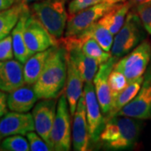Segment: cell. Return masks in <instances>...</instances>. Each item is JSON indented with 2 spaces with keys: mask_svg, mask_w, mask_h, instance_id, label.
Segmentation results:
<instances>
[{
  "mask_svg": "<svg viewBox=\"0 0 151 151\" xmlns=\"http://www.w3.org/2000/svg\"><path fill=\"white\" fill-rule=\"evenodd\" d=\"M67 57L63 45L55 47L37 81L33 85L39 99L57 98L62 94L67 78Z\"/></svg>",
  "mask_w": 151,
  "mask_h": 151,
  "instance_id": "obj_1",
  "label": "cell"
},
{
  "mask_svg": "<svg viewBox=\"0 0 151 151\" xmlns=\"http://www.w3.org/2000/svg\"><path fill=\"white\" fill-rule=\"evenodd\" d=\"M142 120L114 116L105 122L99 141L108 150H129L136 145L142 129Z\"/></svg>",
  "mask_w": 151,
  "mask_h": 151,
  "instance_id": "obj_2",
  "label": "cell"
},
{
  "mask_svg": "<svg viewBox=\"0 0 151 151\" xmlns=\"http://www.w3.org/2000/svg\"><path fill=\"white\" fill-rule=\"evenodd\" d=\"M64 2L61 0H42L31 6L33 14L55 39L65 34L68 14Z\"/></svg>",
  "mask_w": 151,
  "mask_h": 151,
  "instance_id": "obj_3",
  "label": "cell"
},
{
  "mask_svg": "<svg viewBox=\"0 0 151 151\" xmlns=\"http://www.w3.org/2000/svg\"><path fill=\"white\" fill-rule=\"evenodd\" d=\"M145 29L137 13L128 14L123 27L115 35L111 49L113 56L120 58L137 46L145 38Z\"/></svg>",
  "mask_w": 151,
  "mask_h": 151,
  "instance_id": "obj_4",
  "label": "cell"
},
{
  "mask_svg": "<svg viewBox=\"0 0 151 151\" xmlns=\"http://www.w3.org/2000/svg\"><path fill=\"white\" fill-rule=\"evenodd\" d=\"M70 112L65 93L57 101L56 114L50 134V146L53 150L68 151L71 147Z\"/></svg>",
  "mask_w": 151,
  "mask_h": 151,
  "instance_id": "obj_5",
  "label": "cell"
},
{
  "mask_svg": "<svg viewBox=\"0 0 151 151\" xmlns=\"http://www.w3.org/2000/svg\"><path fill=\"white\" fill-rule=\"evenodd\" d=\"M150 60L151 45L149 41L145 40L117 61L114 69L122 72L130 82L143 76Z\"/></svg>",
  "mask_w": 151,
  "mask_h": 151,
  "instance_id": "obj_6",
  "label": "cell"
},
{
  "mask_svg": "<svg viewBox=\"0 0 151 151\" xmlns=\"http://www.w3.org/2000/svg\"><path fill=\"white\" fill-rule=\"evenodd\" d=\"M114 6L115 4H113L103 1L70 15L65 30V37L75 36L83 32L94 23L98 21Z\"/></svg>",
  "mask_w": 151,
  "mask_h": 151,
  "instance_id": "obj_7",
  "label": "cell"
},
{
  "mask_svg": "<svg viewBox=\"0 0 151 151\" xmlns=\"http://www.w3.org/2000/svg\"><path fill=\"white\" fill-rule=\"evenodd\" d=\"M24 37L32 55L58 45V40L50 34L33 13L29 14L25 22Z\"/></svg>",
  "mask_w": 151,
  "mask_h": 151,
  "instance_id": "obj_8",
  "label": "cell"
},
{
  "mask_svg": "<svg viewBox=\"0 0 151 151\" xmlns=\"http://www.w3.org/2000/svg\"><path fill=\"white\" fill-rule=\"evenodd\" d=\"M126 116L134 119H151V70L144 76V81L137 95L126 104L116 116Z\"/></svg>",
  "mask_w": 151,
  "mask_h": 151,
  "instance_id": "obj_9",
  "label": "cell"
},
{
  "mask_svg": "<svg viewBox=\"0 0 151 151\" xmlns=\"http://www.w3.org/2000/svg\"><path fill=\"white\" fill-rule=\"evenodd\" d=\"M61 42L67 51L68 57L80 71L84 82L93 81L99 68L98 62L83 52L81 42L76 36L65 37Z\"/></svg>",
  "mask_w": 151,
  "mask_h": 151,
  "instance_id": "obj_10",
  "label": "cell"
},
{
  "mask_svg": "<svg viewBox=\"0 0 151 151\" xmlns=\"http://www.w3.org/2000/svg\"><path fill=\"white\" fill-rule=\"evenodd\" d=\"M83 93L85 97L86 119L88 124L90 140L92 143H97L99 141L100 134L105 125V118L103 117L101 106L97 100L95 87L92 81L85 82Z\"/></svg>",
  "mask_w": 151,
  "mask_h": 151,
  "instance_id": "obj_11",
  "label": "cell"
},
{
  "mask_svg": "<svg viewBox=\"0 0 151 151\" xmlns=\"http://www.w3.org/2000/svg\"><path fill=\"white\" fill-rule=\"evenodd\" d=\"M56 98L41 99L35 105L32 115L35 131L50 145V134L56 114Z\"/></svg>",
  "mask_w": 151,
  "mask_h": 151,
  "instance_id": "obj_12",
  "label": "cell"
},
{
  "mask_svg": "<svg viewBox=\"0 0 151 151\" xmlns=\"http://www.w3.org/2000/svg\"><path fill=\"white\" fill-rule=\"evenodd\" d=\"M118 59L119 58L112 55L108 61L99 65L97 74L93 79L97 100L105 117L109 113L112 107V97L108 83V77L111 71L113 70Z\"/></svg>",
  "mask_w": 151,
  "mask_h": 151,
  "instance_id": "obj_13",
  "label": "cell"
},
{
  "mask_svg": "<svg viewBox=\"0 0 151 151\" xmlns=\"http://www.w3.org/2000/svg\"><path fill=\"white\" fill-rule=\"evenodd\" d=\"M32 113L10 111L0 118V135L2 138L11 135H26L35 131Z\"/></svg>",
  "mask_w": 151,
  "mask_h": 151,
  "instance_id": "obj_14",
  "label": "cell"
},
{
  "mask_svg": "<svg viewBox=\"0 0 151 151\" xmlns=\"http://www.w3.org/2000/svg\"><path fill=\"white\" fill-rule=\"evenodd\" d=\"M72 124V146L76 151L88 150L90 144V134L86 119V103L84 93L80 97Z\"/></svg>",
  "mask_w": 151,
  "mask_h": 151,
  "instance_id": "obj_15",
  "label": "cell"
},
{
  "mask_svg": "<svg viewBox=\"0 0 151 151\" xmlns=\"http://www.w3.org/2000/svg\"><path fill=\"white\" fill-rule=\"evenodd\" d=\"M24 84L23 63L13 59L0 61V90L9 93Z\"/></svg>",
  "mask_w": 151,
  "mask_h": 151,
  "instance_id": "obj_16",
  "label": "cell"
},
{
  "mask_svg": "<svg viewBox=\"0 0 151 151\" xmlns=\"http://www.w3.org/2000/svg\"><path fill=\"white\" fill-rule=\"evenodd\" d=\"M68 56V55H67ZM83 79L74 62L67 57V78L65 83V96L70 107L71 116H74L78 101L83 94Z\"/></svg>",
  "mask_w": 151,
  "mask_h": 151,
  "instance_id": "obj_17",
  "label": "cell"
},
{
  "mask_svg": "<svg viewBox=\"0 0 151 151\" xmlns=\"http://www.w3.org/2000/svg\"><path fill=\"white\" fill-rule=\"evenodd\" d=\"M38 99L34 86L24 84L9 93L8 107L10 111L28 113L34 108Z\"/></svg>",
  "mask_w": 151,
  "mask_h": 151,
  "instance_id": "obj_18",
  "label": "cell"
},
{
  "mask_svg": "<svg viewBox=\"0 0 151 151\" xmlns=\"http://www.w3.org/2000/svg\"><path fill=\"white\" fill-rule=\"evenodd\" d=\"M30 14H31V11L28 7V4H25L24 9L22 11L19 21L11 32L14 57L23 64H24L26 60L32 55L25 44L24 37L25 22Z\"/></svg>",
  "mask_w": 151,
  "mask_h": 151,
  "instance_id": "obj_19",
  "label": "cell"
},
{
  "mask_svg": "<svg viewBox=\"0 0 151 151\" xmlns=\"http://www.w3.org/2000/svg\"><path fill=\"white\" fill-rule=\"evenodd\" d=\"M55 46H52L44 51L33 54L24 64V82L28 85H34L41 74L50 55Z\"/></svg>",
  "mask_w": 151,
  "mask_h": 151,
  "instance_id": "obj_20",
  "label": "cell"
},
{
  "mask_svg": "<svg viewBox=\"0 0 151 151\" xmlns=\"http://www.w3.org/2000/svg\"><path fill=\"white\" fill-rule=\"evenodd\" d=\"M130 8L131 5L128 1L122 4H117L98 20V23L114 35L123 27Z\"/></svg>",
  "mask_w": 151,
  "mask_h": 151,
  "instance_id": "obj_21",
  "label": "cell"
},
{
  "mask_svg": "<svg viewBox=\"0 0 151 151\" xmlns=\"http://www.w3.org/2000/svg\"><path fill=\"white\" fill-rule=\"evenodd\" d=\"M143 81H144L143 76L138 77L134 81H130L128 84V86H126L118 95V97L113 101L110 112L105 117V122L109 119L116 116V114L137 95V93L139 92L141 86L143 84Z\"/></svg>",
  "mask_w": 151,
  "mask_h": 151,
  "instance_id": "obj_22",
  "label": "cell"
},
{
  "mask_svg": "<svg viewBox=\"0 0 151 151\" xmlns=\"http://www.w3.org/2000/svg\"><path fill=\"white\" fill-rule=\"evenodd\" d=\"M25 4H27L19 0L9 9L0 12V40L10 35L19 21Z\"/></svg>",
  "mask_w": 151,
  "mask_h": 151,
  "instance_id": "obj_23",
  "label": "cell"
},
{
  "mask_svg": "<svg viewBox=\"0 0 151 151\" xmlns=\"http://www.w3.org/2000/svg\"><path fill=\"white\" fill-rule=\"evenodd\" d=\"M75 36H76L80 40L83 52L90 57L96 60L99 65L105 63L112 57V54L104 50L101 47V45L97 43V40L93 38L86 36L82 34H79Z\"/></svg>",
  "mask_w": 151,
  "mask_h": 151,
  "instance_id": "obj_24",
  "label": "cell"
},
{
  "mask_svg": "<svg viewBox=\"0 0 151 151\" xmlns=\"http://www.w3.org/2000/svg\"><path fill=\"white\" fill-rule=\"evenodd\" d=\"M81 34L93 38L96 40L97 43L101 45V47L106 51H111V49L113 44V35L105 28L98 21L94 23L90 27H88L86 30H84Z\"/></svg>",
  "mask_w": 151,
  "mask_h": 151,
  "instance_id": "obj_25",
  "label": "cell"
},
{
  "mask_svg": "<svg viewBox=\"0 0 151 151\" xmlns=\"http://www.w3.org/2000/svg\"><path fill=\"white\" fill-rule=\"evenodd\" d=\"M1 149L7 151H29V141L23 135L16 134L5 137L1 143Z\"/></svg>",
  "mask_w": 151,
  "mask_h": 151,
  "instance_id": "obj_26",
  "label": "cell"
},
{
  "mask_svg": "<svg viewBox=\"0 0 151 151\" xmlns=\"http://www.w3.org/2000/svg\"><path fill=\"white\" fill-rule=\"evenodd\" d=\"M108 83H109L111 97H112V103H113V100L118 97V95L126 86H128V84L129 82L122 72L115 70L113 68V70L111 71L109 77H108Z\"/></svg>",
  "mask_w": 151,
  "mask_h": 151,
  "instance_id": "obj_27",
  "label": "cell"
},
{
  "mask_svg": "<svg viewBox=\"0 0 151 151\" xmlns=\"http://www.w3.org/2000/svg\"><path fill=\"white\" fill-rule=\"evenodd\" d=\"M27 139L31 151H51L53 150L48 143L37 133L31 131L27 134Z\"/></svg>",
  "mask_w": 151,
  "mask_h": 151,
  "instance_id": "obj_28",
  "label": "cell"
},
{
  "mask_svg": "<svg viewBox=\"0 0 151 151\" xmlns=\"http://www.w3.org/2000/svg\"><path fill=\"white\" fill-rule=\"evenodd\" d=\"M14 56L12 35H9L0 40V61L13 59Z\"/></svg>",
  "mask_w": 151,
  "mask_h": 151,
  "instance_id": "obj_29",
  "label": "cell"
},
{
  "mask_svg": "<svg viewBox=\"0 0 151 151\" xmlns=\"http://www.w3.org/2000/svg\"><path fill=\"white\" fill-rule=\"evenodd\" d=\"M105 0H71L68 5L69 15L75 14L77 12L85 9L88 7L95 5Z\"/></svg>",
  "mask_w": 151,
  "mask_h": 151,
  "instance_id": "obj_30",
  "label": "cell"
},
{
  "mask_svg": "<svg viewBox=\"0 0 151 151\" xmlns=\"http://www.w3.org/2000/svg\"><path fill=\"white\" fill-rule=\"evenodd\" d=\"M136 13L139 17L146 32L151 35V5L138 7L136 8Z\"/></svg>",
  "mask_w": 151,
  "mask_h": 151,
  "instance_id": "obj_31",
  "label": "cell"
},
{
  "mask_svg": "<svg viewBox=\"0 0 151 151\" xmlns=\"http://www.w3.org/2000/svg\"><path fill=\"white\" fill-rule=\"evenodd\" d=\"M8 97L6 92L0 90V118L8 113Z\"/></svg>",
  "mask_w": 151,
  "mask_h": 151,
  "instance_id": "obj_32",
  "label": "cell"
},
{
  "mask_svg": "<svg viewBox=\"0 0 151 151\" xmlns=\"http://www.w3.org/2000/svg\"><path fill=\"white\" fill-rule=\"evenodd\" d=\"M19 0H0V12L9 9Z\"/></svg>",
  "mask_w": 151,
  "mask_h": 151,
  "instance_id": "obj_33",
  "label": "cell"
},
{
  "mask_svg": "<svg viewBox=\"0 0 151 151\" xmlns=\"http://www.w3.org/2000/svg\"><path fill=\"white\" fill-rule=\"evenodd\" d=\"M131 7H140V6L151 5V0H128Z\"/></svg>",
  "mask_w": 151,
  "mask_h": 151,
  "instance_id": "obj_34",
  "label": "cell"
},
{
  "mask_svg": "<svg viewBox=\"0 0 151 151\" xmlns=\"http://www.w3.org/2000/svg\"><path fill=\"white\" fill-rule=\"evenodd\" d=\"M23 2H24L25 4H30V3H35V2H40V1H42V0H22Z\"/></svg>",
  "mask_w": 151,
  "mask_h": 151,
  "instance_id": "obj_35",
  "label": "cell"
},
{
  "mask_svg": "<svg viewBox=\"0 0 151 151\" xmlns=\"http://www.w3.org/2000/svg\"><path fill=\"white\" fill-rule=\"evenodd\" d=\"M62 2H64V3H65V2H67V1H69V0H61Z\"/></svg>",
  "mask_w": 151,
  "mask_h": 151,
  "instance_id": "obj_36",
  "label": "cell"
},
{
  "mask_svg": "<svg viewBox=\"0 0 151 151\" xmlns=\"http://www.w3.org/2000/svg\"><path fill=\"white\" fill-rule=\"evenodd\" d=\"M1 139H2V137H1V135H0V140H1Z\"/></svg>",
  "mask_w": 151,
  "mask_h": 151,
  "instance_id": "obj_37",
  "label": "cell"
},
{
  "mask_svg": "<svg viewBox=\"0 0 151 151\" xmlns=\"http://www.w3.org/2000/svg\"><path fill=\"white\" fill-rule=\"evenodd\" d=\"M150 70H151V60H150Z\"/></svg>",
  "mask_w": 151,
  "mask_h": 151,
  "instance_id": "obj_38",
  "label": "cell"
}]
</instances>
